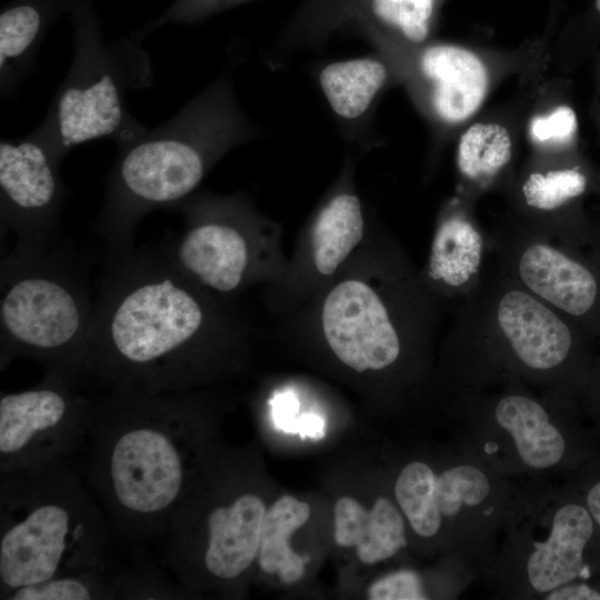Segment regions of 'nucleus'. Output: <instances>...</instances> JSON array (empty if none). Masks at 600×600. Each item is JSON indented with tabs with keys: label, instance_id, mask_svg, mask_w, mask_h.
Returning <instances> with one entry per match:
<instances>
[{
	"label": "nucleus",
	"instance_id": "11",
	"mask_svg": "<svg viewBox=\"0 0 600 600\" xmlns=\"http://www.w3.org/2000/svg\"><path fill=\"white\" fill-rule=\"evenodd\" d=\"M181 233L161 247L188 279L224 300L279 279L288 264L282 229L244 193L194 192L174 208Z\"/></svg>",
	"mask_w": 600,
	"mask_h": 600
},
{
	"label": "nucleus",
	"instance_id": "5",
	"mask_svg": "<svg viewBox=\"0 0 600 600\" xmlns=\"http://www.w3.org/2000/svg\"><path fill=\"white\" fill-rule=\"evenodd\" d=\"M254 132L230 74H221L161 126L142 127L117 142L94 231L110 251L133 247L134 230L147 213L174 209L192 196L221 158Z\"/></svg>",
	"mask_w": 600,
	"mask_h": 600
},
{
	"label": "nucleus",
	"instance_id": "27",
	"mask_svg": "<svg viewBox=\"0 0 600 600\" xmlns=\"http://www.w3.org/2000/svg\"><path fill=\"white\" fill-rule=\"evenodd\" d=\"M370 10L381 23L398 30L410 42L429 34L433 0H371Z\"/></svg>",
	"mask_w": 600,
	"mask_h": 600
},
{
	"label": "nucleus",
	"instance_id": "31",
	"mask_svg": "<svg viewBox=\"0 0 600 600\" xmlns=\"http://www.w3.org/2000/svg\"><path fill=\"white\" fill-rule=\"evenodd\" d=\"M543 600H600V590L586 579H578L550 591Z\"/></svg>",
	"mask_w": 600,
	"mask_h": 600
},
{
	"label": "nucleus",
	"instance_id": "13",
	"mask_svg": "<svg viewBox=\"0 0 600 600\" xmlns=\"http://www.w3.org/2000/svg\"><path fill=\"white\" fill-rule=\"evenodd\" d=\"M200 473L164 530L163 562L191 590L201 582H233L257 559L263 500L250 491L218 492Z\"/></svg>",
	"mask_w": 600,
	"mask_h": 600
},
{
	"label": "nucleus",
	"instance_id": "2",
	"mask_svg": "<svg viewBox=\"0 0 600 600\" xmlns=\"http://www.w3.org/2000/svg\"><path fill=\"white\" fill-rule=\"evenodd\" d=\"M89 484L128 538L164 532L204 464L198 397L111 388L92 400Z\"/></svg>",
	"mask_w": 600,
	"mask_h": 600
},
{
	"label": "nucleus",
	"instance_id": "26",
	"mask_svg": "<svg viewBox=\"0 0 600 600\" xmlns=\"http://www.w3.org/2000/svg\"><path fill=\"white\" fill-rule=\"evenodd\" d=\"M119 599L107 570H90L52 577L17 588L2 600H96Z\"/></svg>",
	"mask_w": 600,
	"mask_h": 600
},
{
	"label": "nucleus",
	"instance_id": "15",
	"mask_svg": "<svg viewBox=\"0 0 600 600\" xmlns=\"http://www.w3.org/2000/svg\"><path fill=\"white\" fill-rule=\"evenodd\" d=\"M91 402L47 372L33 388L1 392L0 473L67 459L88 436Z\"/></svg>",
	"mask_w": 600,
	"mask_h": 600
},
{
	"label": "nucleus",
	"instance_id": "28",
	"mask_svg": "<svg viewBox=\"0 0 600 600\" xmlns=\"http://www.w3.org/2000/svg\"><path fill=\"white\" fill-rule=\"evenodd\" d=\"M371 600H424L436 598L427 577L413 569H398L374 580L368 589Z\"/></svg>",
	"mask_w": 600,
	"mask_h": 600
},
{
	"label": "nucleus",
	"instance_id": "20",
	"mask_svg": "<svg viewBox=\"0 0 600 600\" xmlns=\"http://www.w3.org/2000/svg\"><path fill=\"white\" fill-rule=\"evenodd\" d=\"M407 520L394 497H378L370 509L350 497L334 506V541L356 547L359 560L374 564L394 558L409 547Z\"/></svg>",
	"mask_w": 600,
	"mask_h": 600
},
{
	"label": "nucleus",
	"instance_id": "7",
	"mask_svg": "<svg viewBox=\"0 0 600 600\" xmlns=\"http://www.w3.org/2000/svg\"><path fill=\"white\" fill-rule=\"evenodd\" d=\"M392 492L409 532L422 546L466 562L483 579L496 554L512 480L450 438L437 458L407 461Z\"/></svg>",
	"mask_w": 600,
	"mask_h": 600
},
{
	"label": "nucleus",
	"instance_id": "3",
	"mask_svg": "<svg viewBox=\"0 0 600 600\" xmlns=\"http://www.w3.org/2000/svg\"><path fill=\"white\" fill-rule=\"evenodd\" d=\"M442 308L398 241L372 230L338 276L284 318L351 371L404 389L428 374Z\"/></svg>",
	"mask_w": 600,
	"mask_h": 600
},
{
	"label": "nucleus",
	"instance_id": "10",
	"mask_svg": "<svg viewBox=\"0 0 600 600\" xmlns=\"http://www.w3.org/2000/svg\"><path fill=\"white\" fill-rule=\"evenodd\" d=\"M597 528L581 494L551 477L512 480V494L493 561L482 581L494 598L542 599L590 578Z\"/></svg>",
	"mask_w": 600,
	"mask_h": 600
},
{
	"label": "nucleus",
	"instance_id": "22",
	"mask_svg": "<svg viewBox=\"0 0 600 600\" xmlns=\"http://www.w3.org/2000/svg\"><path fill=\"white\" fill-rule=\"evenodd\" d=\"M389 74L382 59L369 56L328 63L318 80L333 113L344 121H358L368 112Z\"/></svg>",
	"mask_w": 600,
	"mask_h": 600
},
{
	"label": "nucleus",
	"instance_id": "33",
	"mask_svg": "<svg viewBox=\"0 0 600 600\" xmlns=\"http://www.w3.org/2000/svg\"><path fill=\"white\" fill-rule=\"evenodd\" d=\"M590 480L588 484H584L581 497L600 531V477H593Z\"/></svg>",
	"mask_w": 600,
	"mask_h": 600
},
{
	"label": "nucleus",
	"instance_id": "12",
	"mask_svg": "<svg viewBox=\"0 0 600 600\" xmlns=\"http://www.w3.org/2000/svg\"><path fill=\"white\" fill-rule=\"evenodd\" d=\"M152 82L142 48L111 47L96 36L83 34L77 39L69 71L36 131L62 158L91 140L121 141L142 128L126 107V93Z\"/></svg>",
	"mask_w": 600,
	"mask_h": 600
},
{
	"label": "nucleus",
	"instance_id": "34",
	"mask_svg": "<svg viewBox=\"0 0 600 600\" xmlns=\"http://www.w3.org/2000/svg\"><path fill=\"white\" fill-rule=\"evenodd\" d=\"M293 432H300L301 436L319 438L323 434V421L314 414H302L294 422Z\"/></svg>",
	"mask_w": 600,
	"mask_h": 600
},
{
	"label": "nucleus",
	"instance_id": "24",
	"mask_svg": "<svg viewBox=\"0 0 600 600\" xmlns=\"http://www.w3.org/2000/svg\"><path fill=\"white\" fill-rule=\"evenodd\" d=\"M512 140L506 127L496 122H477L461 136L457 146L460 177L478 189L491 184L512 159Z\"/></svg>",
	"mask_w": 600,
	"mask_h": 600
},
{
	"label": "nucleus",
	"instance_id": "1",
	"mask_svg": "<svg viewBox=\"0 0 600 600\" xmlns=\"http://www.w3.org/2000/svg\"><path fill=\"white\" fill-rule=\"evenodd\" d=\"M249 327L162 248L108 252L94 302L84 377L111 388L184 393L228 369Z\"/></svg>",
	"mask_w": 600,
	"mask_h": 600
},
{
	"label": "nucleus",
	"instance_id": "19",
	"mask_svg": "<svg viewBox=\"0 0 600 600\" xmlns=\"http://www.w3.org/2000/svg\"><path fill=\"white\" fill-rule=\"evenodd\" d=\"M414 72L423 83L432 114L447 124L472 117L488 93L484 62L463 47L442 43L422 49L416 57Z\"/></svg>",
	"mask_w": 600,
	"mask_h": 600
},
{
	"label": "nucleus",
	"instance_id": "14",
	"mask_svg": "<svg viewBox=\"0 0 600 600\" xmlns=\"http://www.w3.org/2000/svg\"><path fill=\"white\" fill-rule=\"evenodd\" d=\"M371 231L356 188L354 162L348 158L303 228L284 272L264 286L268 308L284 317L314 297L338 276Z\"/></svg>",
	"mask_w": 600,
	"mask_h": 600
},
{
	"label": "nucleus",
	"instance_id": "32",
	"mask_svg": "<svg viewBox=\"0 0 600 600\" xmlns=\"http://www.w3.org/2000/svg\"><path fill=\"white\" fill-rule=\"evenodd\" d=\"M270 404L273 407V418L278 427L286 431L293 432L294 414L298 411L299 402L290 391L278 393Z\"/></svg>",
	"mask_w": 600,
	"mask_h": 600
},
{
	"label": "nucleus",
	"instance_id": "18",
	"mask_svg": "<svg viewBox=\"0 0 600 600\" xmlns=\"http://www.w3.org/2000/svg\"><path fill=\"white\" fill-rule=\"evenodd\" d=\"M489 236L466 208L452 204L436 223L428 257L419 278L442 304L460 302L473 293L484 277Z\"/></svg>",
	"mask_w": 600,
	"mask_h": 600
},
{
	"label": "nucleus",
	"instance_id": "29",
	"mask_svg": "<svg viewBox=\"0 0 600 600\" xmlns=\"http://www.w3.org/2000/svg\"><path fill=\"white\" fill-rule=\"evenodd\" d=\"M119 599H173L174 587L154 571H126L112 577Z\"/></svg>",
	"mask_w": 600,
	"mask_h": 600
},
{
	"label": "nucleus",
	"instance_id": "35",
	"mask_svg": "<svg viewBox=\"0 0 600 600\" xmlns=\"http://www.w3.org/2000/svg\"><path fill=\"white\" fill-rule=\"evenodd\" d=\"M596 7L600 11V0H596Z\"/></svg>",
	"mask_w": 600,
	"mask_h": 600
},
{
	"label": "nucleus",
	"instance_id": "30",
	"mask_svg": "<svg viewBox=\"0 0 600 600\" xmlns=\"http://www.w3.org/2000/svg\"><path fill=\"white\" fill-rule=\"evenodd\" d=\"M577 117L568 106H559L547 114L534 117L530 123L531 138L538 143L569 142L577 132Z\"/></svg>",
	"mask_w": 600,
	"mask_h": 600
},
{
	"label": "nucleus",
	"instance_id": "8",
	"mask_svg": "<svg viewBox=\"0 0 600 600\" xmlns=\"http://www.w3.org/2000/svg\"><path fill=\"white\" fill-rule=\"evenodd\" d=\"M432 397L450 438L509 480L551 477L582 457L568 396L509 376Z\"/></svg>",
	"mask_w": 600,
	"mask_h": 600
},
{
	"label": "nucleus",
	"instance_id": "17",
	"mask_svg": "<svg viewBox=\"0 0 600 600\" xmlns=\"http://www.w3.org/2000/svg\"><path fill=\"white\" fill-rule=\"evenodd\" d=\"M497 268L548 304L572 319L597 311L600 281L569 244L521 220L506 223L489 236Z\"/></svg>",
	"mask_w": 600,
	"mask_h": 600
},
{
	"label": "nucleus",
	"instance_id": "23",
	"mask_svg": "<svg viewBox=\"0 0 600 600\" xmlns=\"http://www.w3.org/2000/svg\"><path fill=\"white\" fill-rule=\"evenodd\" d=\"M310 517V506L292 496L280 497L267 509L262 521L257 556L260 569L277 573L281 581L292 584L304 574V560L289 546L290 536Z\"/></svg>",
	"mask_w": 600,
	"mask_h": 600
},
{
	"label": "nucleus",
	"instance_id": "16",
	"mask_svg": "<svg viewBox=\"0 0 600 600\" xmlns=\"http://www.w3.org/2000/svg\"><path fill=\"white\" fill-rule=\"evenodd\" d=\"M63 158L36 130L0 143L1 230L16 237L13 250L42 252L60 242L59 224L68 197Z\"/></svg>",
	"mask_w": 600,
	"mask_h": 600
},
{
	"label": "nucleus",
	"instance_id": "21",
	"mask_svg": "<svg viewBox=\"0 0 600 600\" xmlns=\"http://www.w3.org/2000/svg\"><path fill=\"white\" fill-rule=\"evenodd\" d=\"M588 179L578 166L533 169L518 184L521 221L533 229L564 241L562 212L581 197Z\"/></svg>",
	"mask_w": 600,
	"mask_h": 600
},
{
	"label": "nucleus",
	"instance_id": "6",
	"mask_svg": "<svg viewBox=\"0 0 600 600\" xmlns=\"http://www.w3.org/2000/svg\"><path fill=\"white\" fill-rule=\"evenodd\" d=\"M107 519L67 459L0 473V599L67 573L108 570Z\"/></svg>",
	"mask_w": 600,
	"mask_h": 600
},
{
	"label": "nucleus",
	"instance_id": "9",
	"mask_svg": "<svg viewBox=\"0 0 600 600\" xmlns=\"http://www.w3.org/2000/svg\"><path fill=\"white\" fill-rule=\"evenodd\" d=\"M0 287L1 370L28 358L76 386L83 379L94 302L67 246L12 249L1 259Z\"/></svg>",
	"mask_w": 600,
	"mask_h": 600
},
{
	"label": "nucleus",
	"instance_id": "4",
	"mask_svg": "<svg viewBox=\"0 0 600 600\" xmlns=\"http://www.w3.org/2000/svg\"><path fill=\"white\" fill-rule=\"evenodd\" d=\"M509 376L569 397L580 384V343L569 317L497 268L457 303L430 384L448 393Z\"/></svg>",
	"mask_w": 600,
	"mask_h": 600
},
{
	"label": "nucleus",
	"instance_id": "25",
	"mask_svg": "<svg viewBox=\"0 0 600 600\" xmlns=\"http://www.w3.org/2000/svg\"><path fill=\"white\" fill-rule=\"evenodd\" d=\"M41 30L39 11L14 6L0 14L1 91L11 92L32 64Z\"/></svg>",
	"mask_w": 600,
	"mask_h": 600
}]
</instances>
